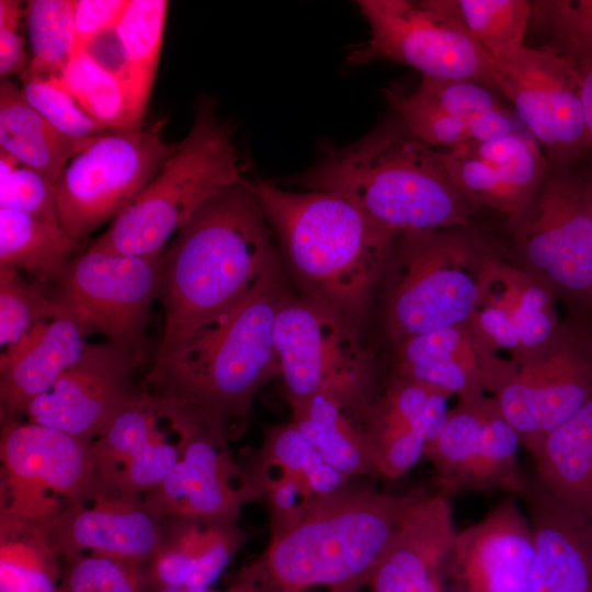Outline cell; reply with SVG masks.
<instances>
[{
	"instance_id": "cell-13",
	"label": "cell",
	"mask_w": 592,
	"mask_h": 592,
	"mask_svg": "<svg viewBox=\"0 0 592 592\" xmlns=\"http://www.w3.org/2000/svg\"><path fill=\"white\" fill-rule=\"evenodd\" d=\"M357 5L371 37L349 60L385 58L422 77L467 79L491 88L490 59L458 23L448 0H361Z\"/></svg>"
},
{
	"instance_id": "cell-6",
	"label": "cell",
	"mask_w": 592,
	"mask_h": 592,
	"mask_svg": "<svg viewBox=\"0 0 592 592\" xmlns=\"http://www.w3.org/2000/svg\"><path fill=\"white\" fill-rule=\"evenodd\" d=\"M493 251L458 229L398 235L386 274L385 326L399 342L470 321L487 287Z\"/></svg>"
},
{
	"instance_id": "cell-10",
	"label": "cell",
	"mask_w": 592,
	"mask_h": 592,
	"mask_svg": "<svg viewBox=\"0 0 592 592\" xmlns=\"http://www.w3.org/2000/svg\"><path fill=\"white\" fill-rule=\"evenodd\" d=\"M152 398L159 418L178 434L180 459L167 479L143 497L147 508L160 520L237 521L243 505L263 494L235 462L228 429L195 407Z\"/></svg>"
},
{
	"instance_id": "cell-29",
	"label": "cell",
	"mask_w": 592,
	"mask_h": 592,
	"mask_svg": "<svg viewBox=\"0 0 592 592\" xmlns=\"http://www.w3.org/2000/svg\"><path fill=\"white\" fill-rule=\"evenodd\" d=\"M292 423L323 459L346 478L378 476L374 449L361 421L333 398L317 394L288 400Z\"/></svg>"
},
{
	"instance_id": "cell-48",
	"label": "cell",
	"mask_w": 592,
	"mask_h": 592,
	"mask_svg": "<svg viewBox=\"0 0 592 592\" xmlns=\"http://www.w3.org/2000/svg\"><path fill=\"white\" fill-rule=\"evenodd\" d=\"M411 92L421 101L466 122L501 106L489 88L467 79L422 77Z\"/></svg>"
},
{
	"instance_id": "cell-50",
	"label": "cell",
	"mask_w": 592,
	"mask_h": 592,
	"mask_svg": "<svg viewBox=\"0 0 592 592\" xmlns=\"http://www.w3.org/2000/svg\"><path fill=\"white\" fill-rule=\"evenodd\" d=\"M129 0H72L76 50H87L115 27Z\"/></svg>"
},
{
	"instance_id": "cell-22",
	"label": "cell",
	"mask_w": 592,
	"mask_h": 592,
	"mask_svg": "<svg viewBox=\"0 0 592 592\" xmlns=\"http://www.w3.org/2000/svg\"><path fill=\"white\" fill-rule=\"evenodd\" d=\"M523 500L536 544L531 592H592V520L522 473Z\"/></svg>"
},
{
	"instance_id": "cell-33",
	"label": "cell",
	"mask_w": 592,
	"mask_h": 592,
	"mask_svg": "<svg viewBox=\"0 0 592 592\" xmlns=\"http://www.w3.org/2000/svg\"><path fill=\"white\" fill-rule=\"evenodd\" d=\"M465 32L490 60L512 54L525 45L532 1L448 0Z\"/></svg>"
},
{
	"instance_id": "cell-18",
	"label": "cell",
	"mask_w": 592,
	"mask_h": 592,
	"mask_svg": "<svg viewBox=\"0 0 592 592\" xmlns=\"http://www.w3.org/2000/svg\"><path fill=\"white\" fill-rule=\"evenodd\" d=\"M141 357L107 340L89 342L80 358L31 403L26 420L94 441L136 391L132 376Z\"/></svg>"
},
{
	"instance_id": "cell-55",
	"label": "cell",
	"mask_w": 592,
	"mask_h": 592,
	"mask_svg": "<svg viewBox=\"0 0 592 592\" xmlns=\"http://www.w3.org/2000/svg\"><path fill=\"white\" fill-rule=\"evenodd\" d=\"M589 197L592 208V160L589 162Z\"/></svg>"
},
{
	"instance_id": "cell-44",
	"label": "cell",
	"mask_w": 592,
	"mask_h": 592,
	"mask_svg": "<svg viewBox=\"0 0 592 592\" xmlns=\"http://www.w3.org/2000/svg\"><path fill=\"white\" fill-rule=\"evenodd\" d=\"M0 208L59 223L56 183L0 151Z\"/></svg>"
},
{
	"instance_id": "cell-11",
	"label": "cell",
	"mask_w": 592,
	"mask_h": 592,
	"mask_svg": "<svg viewBox=\"0 0 592 592\" xmlns=\"http://www.w3.org/2000/svg\"><path fill=\"white\" fill-rule=\"evenodd\" d=\"M589 162L549 167L531 203L509 220L527 272L583 308H592Z\"/></svg>"
},
{
	"instance_id": "cell-42",
	"label": "cell",
	"mask_w": 592,
	"mask_h": 592,
	"mask_svg": "<svg viewBox=\"0 0 592 592\" xmlns=\"http://www.w3.org/2000/svg\"><path fill=\"white\" fill-rule=\"evenodd\" d=\"M449 397L439 388L396 376L377 402L429 443L440 434L447 421Z\"/></svg>"
},
{
	"instance_id": "cell-43",
	"label": "cell",
	"mask_w": 592,
	"mask_h": 592,
	"mask_svg": "<svg viewBox=\"0 0 592 592\" xmlns=\"http://www.w3.org/2000/svg\"><path fill=\"white\" fill-rule=\"evenodd\" d=\"M248 473L266 498L271 538L296 526L318 498L304 479L275 465L255 460Z\"/></svg>"
},
{
	"instance_id": "cell-34",
	"label": "cell",
	"mask_w": 592,
	"mask_h": 592,
	"mask_svg": "<svg viewBox=\"0 0 592 592\" xmlns=\"http://www.w3.org/2000/svg\"><path fill=\"white\" fill-rule=\"evenodd\" d=\"M26 22L33 58L24 73L58 79L76 52L72 0L26 2Z\"/></svg>"
},
{
	"instance_id": "cell-37",
	"label": "cell",
	"mask_w": 592,
	"mask_h": 592,
	"mask_svg": "<svg viewBox=\"0 0 592 592\" xmlns=\"http://www.w3.org/2000/svg\"><path fill=\"white\" fill-rule=\"evenodd\" d=\"M255 460L300 477L317 497L340 489L349 480L323 459L292 422L266 430Z\"/></svg>"
},
{
	"instance_id": "cell-49",
	"label": "cell",
	"mask_w": 592,
	"mask_h": 592,
	"mask_svg": "<svg viewBox=\"0 0 592 592\" xmlns=\"http://www.w3.org/2000/svg\"><path fill=\"white\" fill-rule=\"evenodd\" d=\"M247 534L232 520L206 521L202 550L186 587L210 588L244 544Z\"/></svg>"
},
{
	"instance_id": "cell-56",
	"label": "cell",
	"mask_w": 592,
	"mask_h": 592,
	"mask_svg": "<svg viewBox=\"0 0 592 592\" xmlns=\"http://www.w3.org/2000/svg\"><path fill=\"white\" fill-rule=\"evenodd\" d=\"M591 60V59H590Z\"/></svg>"
},
{
	"instance_id": "cell-52",
	"label": "cell",
	"mask_w": 592,
	"mask_h": 592,
	"mask_svg": "<svg viewBox=\"0 0 592 592\" xmlns=\"http://www.w3.org/2000/svg\"><path fill=\"white\" fill-rule=\"evenodd\" d=\"M466 123L470 140L474 141H489L517 130L514 118L502 105L480 113Z\"/></svg>"
},
{
	"instance_id": "cell-26",
	"label": "cell",
	"mask_w": 592,
	"mask_h": 592,
	"mask_svg": "<svg viewBox=\"0 0 592 592\" xmlns=\"http://www.w3.org/2000/svg\"><path fill=\"white\" fill-rule=\"evenodd\" d=\"M167 10L166 0H129L111 31L117 55L114 72L124 86L136 128L143 127L155 81Z\"/></svg>"
},
{
	"instance_id": "cell-47",
	"label": "cell",
	"mask_w": 592,
	"mask_h": 592,
	"mask_svg": "<svg viewBox=\"0 0 592 592\" xmlns=\"http://www.w3.org/2000/svg\"><path fill=\"white\" fill-rule=\"evenodd\" d=\"M23 75L22 92L27 103L60 133L77 139L110 133L89 116L57 80Z\"/></svg>"
},
{
	"instance_id": "cell-7",
	"label": "cell",
	"mask_w": 592,
	"mask_h": 592,
	"mask_svg": "<svg viewBox=\"0 0 592 592\" xmlns=\"http://www.w3.org/2000/svg\"><path fill=\"white\" fill-rule=\"evenodd\" d=\"M243 167L232 143V128L205 100L194 123L155 179L91 246L114 253L149 255L163 251L212 197L240 180Z\"/></svg>"
},
{
	"instance_id": "cell-40",
	"label": "cell",
	"mask_w": 592,
	"mask_h": 592,
	"mask_svg": "<svg viewBox=\"0 0 592 592\" xmlns=\"http://www.w3.org/2000/svg\"><path fill=\"white\" fill-rule=\"evenodd\" d=\"M64 560L61 592L149 591L146 567L94 553H83Z\"/></svg>"
},
{
	"instance_id": "cell-19",
	"label": "cell",
	"mask_w": 592,
	"mask_h": 592,
	"mask_svg": "<svg viewBox=\"0 0 592 592\" xmlns=\"http://www.w3.org/2000/svg\"><path fill=\"white\" fill-rule=\"evenodd\" d=\"M440 152L451 180L468 201L509 220L531 203L549 169L542 147L530 133L520 129L502 138L470 140Z\"/></svg>"
},
{
	"instance_id": "cell-54",
	"label": "cell",
	"mask_w": 592,
	"mask_h": 592,
	"mask_svg": "<svg viewBox=\"0 0 592 592\" xmlns=\"http://www.w3.org/2000/svg\"><path fill=\"white\" fill-rule=\"evenodd\" d=\"M209 588L166 587L150 590V592H205Z\"/></svg>"
},
{
	"instance_id": "cell-3",
	"label": "cell",
	"mask_w": 592,
	"mask_h": 592,
	"mask_svg": "<svg viewBox=\"0 0 592 592\" xmlns=\"http://www.w3.org/2000/svg\"><path fill=\"white\" fill-rule=\"evenodd\" d=\"M294 182L342 196L394 236L465 227L476 207L451 180L440 150L400 118L329 153Z\"/></svg>"
},
{
	"instance_id": "cell-41",
	"label": "cell",
	"mask_w": 592,
	"mask_h": 592,
	"mask_svg": "<svg viewBox=\"0 0 592 592\" xmlns=\"http://www.w3.org/2000/svg\"><path fill=\"white\" fill-rule=\"evenodd\" d=\"M364 426L373 445L378 476L398 478L424 455L426 440L377 400L368 410Z\"/></svg>"
},
{
	"instance_id": "cell-16",
	"label": "cell",
	"mask_w": 592,
	"mask_h": 592,
	"mask_svg": "<svg viewBox=\"0 0 592 592\" xmlns=\"http://www.w3.org/2000/svg\"><path fill=\"white\" fill-rule=\"evenodd\" d=\"M491 396L533 457L592 396V338L559 330L547 348L513 365Z\"/></svg>"
},
{
	"instance_id": "cell-21",
	"label": "cell",
	"mask_w": 592,
	"mask_h": 592,
	"mask_svg": "<svg viewBox=\"0 0 592 592\" xmlns=\"http://www.w3.org/2000/svg\"><path fill=\"white\" fill-rule=\"evenodd\" d=\"M46 535L64 559L94 553L147 567L161 540V520L141 497L95 489L90 501L67 505Z\"/></svg>"
},
{
	"instance_id": "cell-27",
	"label": "cell",
	"mask_w": 592,
	"mask_h": 592,
	"mask_svg": "<svg viewBox=\"0 0 592 592\" xmlns=\"http://www.w3.org/2000/svg\"><path fill=\"white\" fill-rule=\"evenodd\" d=\"M533 458L540 483L592 520V396L546 435Z\"/></svg>"
},
{
	"instance_id": "cell-9",
	"label": "cell",
	"mask_w": 592,
	"mask_h": 592,
	"mask_svg": "<svg viewBox=\"0 0 592 592\" xmlns=\"http://www.w3.org/2000/svg\"><path fill=\"white\" fill-rule=\"evenodd\" d=\"M0 523L48 528L67 506L92 499L98 482L93 441L0 417Z\"/></svg>"
},
{
	"instance_id": "cell-15",
	"label": "cell",
	"mask_w": 592,
	"mask_h": 592,
	"mask_svg": "<svg viewBox=\"0 0 592 592\" xmlns=\"http://www.w3.org/2000/svg\"><path fill=\"white\" fill-rule=\"evenodd\" d=\"M163 251L127 255L90 247L58 283L57 298L92 333L143 356L152 301L158 298Z\"/></svg>"
},
{
	"instance_id": "cell-46",
	"label": "cell",
	"mask_w": 592,
	"mask_h": 592,
	"mask_svg": "<svg viewBox=\"0 0 592 592\" xmlns=\"http://www.w3.org/2000/svg\"><path fill=\"white\" fill-rule=\"evenodd\" d=\"M385 94L403 125L425 145L446 150L470 141L466 121L446 114L400 88L390 87Z\"/></svg>"
},
{
	"instance_id": "cell-30",
	"label": "cell",
	"mask_w": 592,
	"mask_h": 592,
	"mask_svg": "<svg viewBox=\"0 0 592 592\" xmlns=\"http://www.w3.org/2000/svg\"><path fill=\"white\" fill-rule=\"evenodd\" d=\"M81 249L60 224L0 208V266L59 283Z\"/></svg>"
},
{
	"instance_id": "cell-24",
	"label": "cell",
	"mask_w": 592,
	"mask_h": 592,
	"mask_svg": "<svg viewBox=\"0 0 592 592\" xmlns=\"http://www.w3.org/2000/svg\"><path fill=\"white\" fill-rule=\"evenodd\" d=\"M396 346L397 376L458 399L492 395L510 368L491 354L469 322L421 333Z\"/></svg>"
},
{
	"instance_id": "cell-35",
	"label": "cell",
	"mask_w": 592,
	"mask_h": 592,
	"mask_svg": "<svg viewBox=\"0 0 592 592\" xmlns=\"http://www.w3.org/2000/svg\"><path fill=\"white\" fill-rule=\"evenodd\" d=\"M501 271L524 361L547 348L560 330L554 311V288L534 274L503 262Z\"/></svg>"
},
{
	"instance_id": "cell-17",
	"label": "cell",
	"mask_w": 592,
	"mask_h": 592,
	"mask_svg": "<svg viewBox=\"0 0 592 592\" xmlns=\"http://www.w3.org/2000/svg\"><path fill=\"white\" fill-rule=\"evenodd\" d=\"M520 436L486 395L458 399L440 434L426 444L424 456L443 494L459 490L515 492Z\"/></svg>"
},
{
	"instance_id": "cell-2",
	"label": "cell",
	"mask_w": 592,
	"mask_h": 592,
	"mask_svg": "<svg viewBox=\"0 0 592 592\" xmlns=\"http://www.w3.org/2000/svg\"><path fill=\"white\" fill-rule=\"evenodd\" d=\"M424 491L391 494L349 481L242 568L258 592H361Z\"/></svg>"
},
{
	"instance_id": "cell-51",
	"label": "cell",
	"mask_w": 592,
	"mask_h": 592,
	"mask_svg": "<svg viewBox=\"0 0 592 592\" xmlns=\"http://www.w3.org/2000/svg\"><path fill=\"white\" fill-rule=\"evenodd\" d=\"M22 15L21 2L0 0V77L8 80L20 73L25 67L26 55L23 38L19 34Z\"/></svg>"
},
{
	"instance_id": "cell-23",
	"label": "cell",
	"mask_w": 592,
	"mask_h": 592,
	"mask_svg": "<svg viewBox=\"0 0 592 592\" xmlns=\"http://www.w3.org/2000/svg\"><path fill=\"white\" fill-rule=\"evenodd\" d=\"M455 554L465 592H531L535 537L513 498L457 532Z\"/></svg>"
},
{
	"instance_id": "cell-38",
	"label": "cell",
	"mask_w": 592,
	"mask_h": 592,
	"mask_svg": "<svg viewBox=\"0 0 592 592\" xmlns=\"http://www.w3.org/2000/svg\"><path fill=\"white\" fill-rule=\"evenodd\" d=\"M70 309L57 297L22 278L20 272L0 266V344L2 350L15 344L43 321Z\"/></svg>"
},
{
	"instance_id": "cell-12",
	"label": "cell",
	"mask_w": 592,
	"mask_h": 592,
	"mask_svg": "<svg viewBox=\"0 0 592 592\" xmlns=\"http://www.w3.org/2000/svg\"><path fill=\"white\" fill-rule=\"evenodd\" d=\"M166 119L147 128L93 137L56 181L59 223L82 241L113 220L155 179L178 144L162 137Z\"/></svg>"
},
{
	"instance_id": "cell-45",
	"label": "cell",
	"mask_w": 592,
	"mask_h": 592,
	"mask_svg": "<svg viewBox=\"0 0 592 592\" xmlns=\"http://www.w3.org/2000/svg\"><path fill=\"white\" fill-rule=\"evenodd\" d=\"M179 459L178 444L168 442L159 431L123 467L105 478H98L96 488L143 498L167 479Z\"/></svg>"
},
{
	"instance_id": "cell-53",
	"label": "cell",
	"mask_w": 592,
	"mask_h": 592,
	"mask_svg": "<svg viewBox=\"0 0 592 592\" xmlns=\"http://www.w3.org/2000/svg\"><path fill=\"white\" fill-rule=\"evenodd\" d=\"M581 77V94L584 121L588 130L592 159V59L578 69Z\"/></svg>"
},
{
	"instance_id": "cell-28",
	"label": "cell",
	"mask_w": 592,
	"mask_h": 592,
	"mask_svg": "<svg viewBox=\"0 0 592 592\" xmlns=\"http://www.w3.org/2000/svg\"><path fill=\"white\" fill-rule=\"evenodd\" d=\"M70 138L49 124L9 79L0 84V151L55 182L92 139Z\"/></svg>"
},
{
	"instance_id": "cell-36",
	"label": "cell",
	"mask_w": 592,
	"mask_h": 592,
	"mask_svg": "<svg viewBox=\"0 0 592 592\" xmlns=\"http://www.w3.org/2000/svg\"><path fill=\"white\" fill-rule=\"evenodd\" d=\"M151 395L136 389L128 402L93 441L99 470L104 478L130 460L160 430Z\"/></svg>"
},
{
	"instance_id": "cell-5",
	"label": "cell",
	"mask_w": 592,
	"mask_h": 592,
	"mask_svg": "<svg viewBox=\"0 0 592 592\" xmlns=\"http://www.w3.org/2000/svg\"><path fill=\"white\" fill-rule=\"evenodd\" d=\"M287 281L283 269L266 276L179 352L153 363L143 387L206 412L231 435L259 391L281 375L274 327Z\"/></svg>"
},
{
	"instance_id": "cell-39",
	"label": "cell",
	"mask_w": 592,
	"mask_h": 592,
	"mask_svg": "<svg viewBox=\"0 0 592 592\" xmlns=\"http://www.w3.org/2000/svg\"><path fill=\"white\" fill-rule=\"evenodd\" d=\"M205 522L181 516L161 520V540L146 567L149 591L186 587L202 550Z\"/></svg>"
},
{
	"instance_id": "cell-32",
	"label": "cell",
	"mask_w": 592,
	"mask_h": 592,
	"mask_svg": "<svg viewBox=\"0 0 592 592\" xmlns=\"http://www.w3.org/2000/svg\"><path fill=\"white\" fill-rule=\"evenodd\" d=\"M55 80L109 132L138 129L134 126L121 79L87 50H76Z\"/></svg>"
},
{
	"instance_id": "cell-20",
	"label": "cell",
	"mask_w": 592,
	"mask_h": 592,
	"mask_svg": "<svg viewBox=\"0 0 592 592\" xmlns=\"http://www.w3.org/2000/svg\"><path fill=\"white\" fill-rule=\"evenodd\" d=\"M456 536L446 497L424 492L374 572L371 592H465Z\"/></svg>"
},
{
	"instance_id": "cell-1",
	"label": "cell",
	"mask_w": 592,
	"mask_h": 592,
	"mask_svg": "<svg viewBox=\"0 0 592 592\" xmlns=\"http://www.w3.org/2000/svg\"><path fill=\"white\" fill-rule=\"evenodd\" d=\"M272 234L254 184L241 178L174 235L162 257L158 298L164 325L155 363L179 352L283 269Z\"/></svg>"
},
{
	"instance_id": "cell-8",
	"label": "cell",
	"mask_w": 592,
	"mask_h": 592,
	"mask_svg": "<svg viewBox=\"0 0 592 592\" xmlns=\"http://www.w3.org/2000/svg\"><path fill=\"white\" fill-rule=\"evenodd\" d=\"M274 342L288 400L322 394L364 420L376 401L375 371L353 319L289 291L275 319Z\"/></svg>"
},
{
	"instance_id": "cell-14",
	"label": "cell",
	"mask_w": 592,
	"mask_h": 592,
	"mask_svg": "<svg viewBox=\"0 0 592 592\" xmlns=\"http://www.w3.org/2000/svg\"><path fill=\"white\" fill-rule=\"evenodd\" d=\"M492 90L501 92L542 147L549 167L591 159L579 71L558 55L524 45L490 60Z\"/></svg>"
},
{
	"instance_id": "cell-25",
	"label": "cell",
	"mask_w": 592,
	"mask_h": 592,
	"mask_svg": "<svg viewBox=\"0 0 592 592\" xmlns=\"http://www.w3.org/2000/svg\"><path fill=\"white\" fill-rule=\"evenodd\" d=\"M92 334L71 310L32 329L0 356V417H25L31 403L45 394L82 355Z\"/></svg>"
},
{
	"instance_id": "cell-4",
	"label": "cell",
	"mask_w": 592,
	"mask_h": 592,
	"mask_svg": "<svg viewBox=\"0 0 592 592\" xmlns=\"http://www.w3.org/2000/svg\"><path fill=\"white\" fill-rule=\"evenodd\" d=\"M253 184L285 275L298 294L325 301L357 323L397 236L338 194L292 192L261 179Z\"/></svg>"
},
{
	"instance_id": "cell-31",
	"label": "cell",
	"mask_w": 592,
	"mask_h": 592,
	"mask_svg": "<svg viewBox=\"0 0 592 592\" xmlns=\"http://www.w3.org/2000/svg\"><path fill=\"white\" fill-rule=\"evenodd\" d=\"M47 528L0 523V592H61L62 568Z\"/></svg>"
}]
</instances>
